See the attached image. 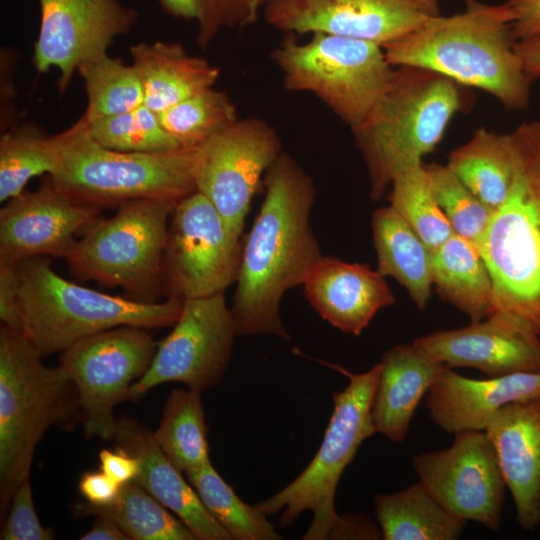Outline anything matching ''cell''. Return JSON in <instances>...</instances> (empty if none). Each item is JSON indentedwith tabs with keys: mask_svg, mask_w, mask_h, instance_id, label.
<instances>
[{
	"mask_svg": "<svg viewBox=\"0 0 540 540\" xmlns=\"http://www.w3.org/2000/svg\"><path fill=\"white\" fill-rule=\"evenodd\" d=\"M265 197L242 244L231 312L238 335L289 341L279 307L286 291L303 285L323 256L310 227L313 181L281 153L266 172Z\"/></svg>",
	"mask_w": 540,
	"mask_h": 540,
	"instance_id": "cell-1",
	"label": "cell"
},
{
	"mask_svg": "<svg viewBox=\"0 0 540 540\" xmlns=\"http://www.w3.org/2000/svg\"><path fill=\"white\" fill-rule=\"evenodd\" d=\"M464 2L463 12L428 17L414 31L385 45L388 62L434 71L491 94L507 109H524L531 81L515 50L510 6Z\"/></svg>",
	"mask_w": 540,
	"mask_h": 540,
	"instance_id": "cell-2",
	"label": "cell"
},
{
	"mask_svg": "<svg viewBox=\"0 0 540 540\" xmlns=\"http://www.w3.org/2000/svg\"><path fill=\"white\" fill-rule=\"evenodd\" d=\"M324 364L345 375L349 382L332 393L334 408L321 445L308 466L289 485L255 506L265 515L282 511L279 525L286 527L309 510L312 521L304 540L380 539L381 532L360 515H340L335 509V492L346 467L364 440L376 433L372 403L380 364L362 373L342 366Z\"/></svg>",
	"mask_w": 540,
	"mask_h": 540,
	"instance_id": "cell-3",
	"label": "cell"
},
{
	"mask_svg": "<svg viewBox=\"0 0 540 540\" xmlns=\"http://www.w3.org/2000/svg\"><path fill=\"white\" fill-rule=\"evenodd\" d=\"M459 84L417 66H395L377 104L352 129L366 163L370 196L380 199L401 172L423 164L462 108Z\"/></svg>",
	"mask_w": 540,
	"mask_h": 540,
	"instance_id": "cell-4",
	"label": "cell"
},
{
	"mask_svg": "<svg viewBox=\"0 0 540 540\" xmlns=\"http://www.w3.org/2000/svg\"><path fill=\"white\" fill-rule=\"evenodd\" d=\"M18 270L20 331L42 356L119 326H173L184 301L174 295L150 302L99 292L66 280L43 257L21 261Z\"/></svg>",
	"mask_w": 540,
	"mask_h": 540,
	"instance_id": "cell-5",
	"label": "cell"
},
{
	"mask_svg": "<svg viewBox=\"0 0 540 540\" xmlns=\"http://www.w3.org/2000/svg\"><path fill=\"white\" fill-rule=\"evenodd\" d=\"M511 136L514 184L478 249L492 277L493 312L521 319L540 336V120L521 124Z\"/></svg>",
	"mask_w": 540,
	"mask_h": 540,
	"instance_id": "cell-6",
	"label": "cell"
},
{
	"mask_svg": "<svg viewBox=\"0 0 540 540\" xmlns=\"http://www.w3.org/2000/svg\"><path fill=\"white\" fill-rule=\"evenodd\" d=\"M21 331L0 329V511L6 516L17 488L29 478L35 449L45 432L80 410L73 382Z\"/></svg>",
	"mask_w": 540,
	"mask_h": 540,
	"instance_id": "cell-7",
	"label": "cell"
},
{
	"mask_svg": "<svg viewBox=\"0 0 540 540\" xmlns=\"http://www.w3.org/2000/svg\"><path fill=\"white\" fill-rule=\"evenodd\" d=\"M195 148L124 152L106 148L79 118L68 128L57 166L48 181L73 199L98 207L154 199L176 205L196 191Z\"/></svg>",
	"mask_w": 540,
	"mask_h": 540,
	"instance_id": "cell-8",
	"label": "cell"
},
{
	"mask_svg": "<svg viewBox=\"0 0 540 540\" xmlns=\"http://www.w3.org/2000/svg\"><path fill=\"white\" fill-rule=\"evenodd\" d=\"M173 208L154 199L123 203L112 217L88 224L65 259L79 277L121 287L142 301H157Z\"/></svg>",
	"mask_w": 540,
	"mask_h": 540,
	"instance_id": "cell-9",
	"label": "cell"
},
{
	"mask_svg": "<svg viewBox=\"0 0 540 540\" xmlns=\"http://www.w3.org/2000/svg\"><path fill=\"white\" fill-rule=\"evenodd\" d=\"M273 57L287 90L313 93L351 129L369 116L394 70L381 46L320 32L306 43L284 41Z\"/></svg>",
	"mask_w": 540,
	"mask_h": 540,
	"instance_id": "cell-10",
	"label": "cell"
},
{
	"mask_svg": "<svg viewBox=\"0 0 540 540\" xmlns=\"http://www.w3.org/2000/svg\"><path fill=\"white\" fill-rule=\"evenodd\" d=\"M148 329L119 326L83 338L61 352L59 366L78 395L83 430L88 438L113 439V410L129 399L132 384L150 367L158 342Z\"/></svg>",
	"mask_w": 540,
	"mask_h": 540,
	"instance_id": "cell-11",
	"label": "cell"
},
{
	"mask_svg": "<svg viewBox=\"0 0 540 540\" xmlns=\"http://www.w3.org/2000/svg\"><path fill=\"white\" fill-rule=\"evenodd\" d=\"M236 335L224 292L184 299L172 331L158 342L150 367L132 384L129 399L138 400L168 382L200 392L215 386L227 370Z\"/></svg>",
	"mask_w": 540,
	"mask_h": 540,
	"instance_id": "cell-12",
	"label": "cell"
},
{
	"mask_svg": "<svg viewBox=\"0 0 540 540\" xmlns=\"http://www.w3.org/2000/svg\"><path fill=\"white\" fill-rule=\"evenodd\" d=\"M241 257L240 237L203 194L195 191L174 206L164 252L170 295L189 299L224 292L236 282Z\"/></svg>",
	"mask_w": 540,
	"mask_h": 540,
	"instance_id": "cell-13",
	"label": "cell"
},
{
	"mask_svg": "<svg viewBox=\"0 0 540 540\" xmlns=\"http://www.w3.org/2000/svg\"><path fill=\"white\" fill-rule=\"evenodd\" d=\"M280 147L272 127L260 119L246 118L194 149L196 191L214 205L238 237L262 175L281 154Z\"/></svg>",
	"mask_w": 540,
	"mask_h": 540,
	"instance_id": "cell-14",
	"label": "cell"
},
{
	"mask_svg": "<svg viewBox=\"0 0 540 540\" xmlns=\"http://www.w3.org/2000/svg\"><path fill=\"white\" fill-rule=\"evenodd\" d=\"M418 481L455 517L496 531L507 484L497 451L485 430H462L450 447L412 458Z\"/></svg>",
	"mask_w": 540,
	"mask_h": 540,
	"instance_id": "cell-15",
	"label": "cell"
},
{
	"mask_svg": "<svg viewBox=\"0 0 540 540\" xmlns=\"http://www.w3.org/2000/svg\"><path fill=\"white\" fill-rule=\"evenodd\" d=\"M41 19L33 62L39 73L59 71V91L75 71L104 54L115 37L137 20L135 10L118 0H39Z\"/></svg>",
	"mask_w": 540,
	"mask_h": 540,
	"instance_id": "cell-16",
	"label": "cell"
},
{
	"mask_svg": "<svg viewBox=\"0 0 540 540\" xmlns=\"http://www.w3.org/2000/svg\"><path fill=\"white\" fill-rule=\"evenodd\" d=\"M266 20L292 33H326L382 48L428 18L408 0H268Z\"/></svg>",
	"mask_w": 540,
	"mask_h": 540,
	"instance_id": "cell-17",
	"label": "cell"
},
{
	"mask_svg": "<svg viewBox=\"0 0 540 540\" xmlns=\"http://www.w3.org/2000/svg\"><path fill=\"white\" fill-rule=\"evenodd\" d=\"M413 345L450 368L476 369L487 377L540 371V336L503 311L461 328L418 337Z\"/></svg>",
	"mask_w": 540,
	"mask_h": 540,
	"instance_id": "cell-18",
	"label": "cell"
},
{
	"mask_svg": "<svg viewBox=\"0 0 540 540\" xmlns=\"http://www.w3.org/2000/svg\"><path fill=\"white\" fill-rule=\"evenodd\" d=\"M101 208L77 201L46 181L23 191L0 210V261L50 255L66 258L75 234L96 219Z\"/></svg>",
	"mask_w": 540,
	"mask_h": 540,
	"instance_id": "cell-19",
	"label": "cell"
},
{
	"mask_svg": "<svg viewBox=\"0 0 540 540\" xmlns=\"http://www.w3.org/2000/svg\"><path fill=\"white\" fill-rule=\"evenodd\" d=\"M540 396V371L487 379L465 377L447 367L425 395L431 421L448 434L485 430L502 407Z\"/></svg>",
	"mask_w": 540,
	"mask_h": 540,
	"instance_id": "cell-20",
	"label": "cell"
},
{
	"mask_svg": "<svg viewBox=\"0 0 540 540\" xmlns=\"http://www.w3.org/2000/svg\"><path fill=\"white\" fill-rule=\"evenodd\" d=\"M485 432L500 461L523 530L540 524V396L508 404L489 419Z\"/></svg>",
	"mask_w": 540,
	"mask_h": 540,
	"instance_id": "cell-21",
	"label": "cell"
},
{
	"mask_svg": "<svg viewBox=\"0 0 540 540\" xmlns=\"http://www.w3.org/2000/svg\"><path fill=\"white\" fill-rule=\"evenodd\" d=\"M303 285L308 302L324 320L355 336L380 309L395 303L385 276L378 270L331 256L316 262Z\"/></svg>",
	"mask_w": 540,
	"mask_h": 540,
	"instance_id": "cell-22",
	"label": "cell"
},
{
	"mask_svg": "<svg viewBox=\"0 0 540 540\" xmlns=\"http://www.w3.org/2000/svg\"><path fill=\"white\" fill-rule=\"evenodd\" d=\"M116 448L136 457L140 470L134 479L167 509L172 511L199 540H232L215 520L200 497L166 457L154 439L153 432L137 421L117 419L113 437Z\"/></svg>",
	"mask_w": 540,
	"mask_h": 540,
	"instance_id": "cell-23",
	"label": "cell"
},
{
	"mask_svg": "<svg viewBox=\"0 0 540 540\" xmlns=\"http://www.w3.org/2000/svg\"><path fill=\"white\" fill-rule=\"evenodd\" d=\"M380 364L372 420L376 433L402 442L415 411L432 384L448 367L412 344H396L385 351Z\"/></svg>",
	"mask_w": 540,
	"mask_h": 540,
	"instance_id": "cell-24",
	"label": "cell"
},
{
	"mask_svg": "<svg viewBox=\"0 0 540 540\" xmlns=\"http://www.w3.org/2000/svg\"><path fill=\"white\" fill-rule=\"evenodd\" d=\"M130 55L142 84L143 104L157 114L212 88L219 76L218 68L189 55L179 43L141 42L130 47Z\"/></svg>",
	"mask_w": 540,
	"mask_h": 540,
	"instance_id": "cell-25",
	"label": "cell"
},
{
	"mask_svg": "<svg viewBox=\"0 0 540 540\" xmlns=\"http://www.w3.org/2000/svg\"><path fill=\"white\" fill-rule=\"evenodd\" d=\"M371 224L377 270L394 278L417 308L424 310L433 286L432 252L390 206L377 209Z\"/></svg>",
	"mask_w": 540,
	"mask_h": 540,
	"instance_id": "cell-26",
	"label": "cell"
},
{
	"mask_svg": "<svg viewBox=\"0 0 540 540\" xmlns=\"http://www.w3.org/2000/svg\"><path fill=\"white\" fill-rule=\"evenodd\" d=\"M446 165L482 203L497 210L516 176L517 154L511 133L480 128L451 151Z\"/></svg>",
	"mask_w": 540,
	"mask_h": 540,
	"instance_id": "cell-27",
	"label": "cell"
},
{
	"mask_svg": "<svg viewBox=\"0 0 540 540\" xmlns=\"http://www.w3.org/2000/svg\"><path fill=\"white\" fill-rule=\"evenodd\" d=\"M433 285L440 298L478 322L493 313V282L476 246L455 233L432 251Z\"/></svg>",
	"mask_w": 540,
	"mask_h": 540,
	"instance_id": "cell-28",
	"label": "cell"
},
{
	"mask_svg": "<svg viewBox=\"0 0 540 540\" xmlns=\"http://www.w3.org/2000/svg\"><path fill=\"white\" fill-rule=\"evenodd\" d=\"M373 501L384 540H456L467 524L444 509L419 481L377 494Z\"/></svg>",
	"mask_w": 540,
	"mask_h": 540,
	"instance_id": "cell-29",
	"label": "cell"
},
{
	"mask_svg": "<svg viewBox=\"0 0 540 540\" xmlns=\"http://www.w3.org/2000/svg\"><path fill=\"white\" fill-rule=\"evenodd\" d=\"M170 510L137 482L122 485L110 505L96 506L87 501L74 505L77 517H107L133 540H195L192 531Z\"/></svg>",
	"mask_w": 540,
	"mask_h": 540,
	"instance_id": "cell-30",
	"label": "cell"
},
{
	"mask_svg": "<svg viewBox=\"0 0 540 540\" xmlns=\"http://www.w3.org/2000/svg\"><path fill=\"white\" fill-rule=\"evenodd\" d=\"M153 436L166 457L181 472L186 473L210 462L201 392L191 388L171 391Z\"/></svg>",
	"mask_w": 540,
	"mask_h": 540,
	"instance_id": "cell-31",
	"label": "cell"
},
{
	"mask_svg": "<svg viewBox=\"0 0 540 540\" xmlns=\"http://www.w3.org/2000/svg\"><path fill=\"white\" fill-rule=\"evenodd\" d=\"M203 505L232 540H280L264 513L243 502L218 474L211 461L186 472Z\"/></svg>",
	"mask_w": 540,
	"mask_h": 540,
	"instance_id": "cell-32",
	"label": "cell"
},
{
	"mask_svg": "<svg viewBox=\"0 0 540 540\" xmlns=\"http://www.w3.org/2000/svg\"><path fill=\"white\" fill-rule=\"evenodd\" d=\"M68 128L52 136L29 129L5 132L0 140V201L18 196L35 176L56 168Z\"/></svg>",
	"mask_w": 540,
	"mask_h": 540,
	"instance_id": "cell-33",
	"label": "cell"
},
{
	"mask_svg": "<svg viewBox=\"0 0 540 540\" xmlns=\"http://www.w3.org/2000/svg\"><path fill=\"white\" fill-rule=\"evenodd\" d=\"M87 94L86 122L119 115L143 105L144 93L132 65L104 54L77 70Z\"/></svg>",
	"mask_w": 540,
	"mask_h": 540,
	"instance_id": "cell-34",
	"label": "cell"
},
{
	"mask_svg": "<svg viewBox=\"0 0 540 540\" xmlns=\"http://www.w3.org/2000/svg\"><path fill=\"white\" fill-rule=\"evenodd\" d=\"M390 207L434 251L454 231L432 193L424 164L399 173L390 186Z\"/></svg>",
	"mask_w": 540,
	"mask_h": 540,
	"instance_id": "cell-35",
	"label": "cell"
},
{
	"mask_svg": "<svg viewBox=\"0 0 540 540\" xmlns=\"http://www.w3.org/2000/svg\"><path fill=\"white\" fill-rule=\"evenodd\" d=\"M158 117L182 148H196L238 120L227 94L213 87L180 101Z\"/></svg>",
	"mask_w": 540,
	"mask_h": 540,
	"instance_id": "cell-36",
	"label": "cell"
},
{
	"mask_svg": "<svg viewBox=\"0 0 540 540\" xmlns=\"http://www.w3.org/2000/svg\"><path fill=\"white\" fill-rule=\"evenodd\" d=\"M87 131L95 142L117 151L152 153L180 148L162 127L158 114L144 104L126 113L87 122Z\"/></svg>",
	"mask_w": 540,
	"mask_h": 540,
	"instance_id": "cell-37",
	"label": "cell"
},
{
	"mask_svg": "<svg viewBox=\"0 0 540 540\" xmlns=\"http://www.w3.org/2000/svg\"><path fill=\"white\" fill-rule=\"evenodd\" d=\"M425 168L435 200L454 233L479 248L495 210L482 203L447 165L432 163Z\"/></svg>",
	"mask_w": 540,
	"mask_h": 540,
	"instance_id": "cell-38",
	"label": "cell"
},
{
	"mask_svg": "<svg viewBox=\"0 0 540 540\" xmlns=\"http://www.w3.org/2000/svg\"><path fill=\"white\" fill-rule=\"evenodd\" d=\"M55 532L44 527L36 514L29 478L15 491L1 529V540H52Z\"/></svg>",
	"mask_w": 540,
	"mask_h": 540,
	"instance_id": "cell-39",
	"label": "cell"
},
{
	"mask_svg": "<svg viewBox=\"0 0 540 540\" xmlns=\"http://www.w3.org/2000/svg\"><path fill=\"white\" fill-rule=\"evenodd\" d=\"M18 264L0 261V320L3 326L20 331Z\"/></svg>",
	"mask_w": 540,
	"mask_h": 540,
	"instance_id": "cell-40",
	"label": "cell"
},
{
	"mask_svg": "<svg viewBox=\"0 0 540 540\" xmlns=\"http://www.w3.org/2000/svg\"><path fill=\"white\" fill-rule=\"evenodd\" d=\"M122 485L103 471L84 473L79 481V490L87 502L96 506L112 504L119 496Z\"/></svg>",
	"mask_w": 540,
	"mask_h": 540,
	"instance_id": "cell-41",
	"label": "cell"
},
{
	"mask_svg": "<svg viewBox=\"0 0 540 540\" xmlns=\"http://www.w3.org/2000/svg\"><path fill=\"white\" fill-rule=\"evenodd\" d=\"M100 470L121 485L133 481L139 473V460L129 453L116 448L103 449L99 453Z\"/></svg>",
	"mask_w": 540,
	"mask_h": 540,
	"instance_id": "cell-42",
	"label": "cell"
},
{
	"mask_svg": "<svg viewBox=\"0 0 540 540\" xmlns=\"http://www.w3.org/2000/svg\"><path fill=\"white\" fill-rule=\"evenodd\" d=\"M513 12L512 31L516 41L540 33V0H508Z\"/></svg>",
	"mask_w": 540,
	"mask_h": 540,
	"instance_id": "cell-43",
	"label": "cell"
},
{
	"mask_svg": "<svg viewBox=\"0 0 540 540\" xmlns=\"http://www.w3.org/2000/svg\"><path fill=\"white\" fill-rule=\"evenodd\" d=\"M515 50L530 81L540 77V33L516 41Z\"/></svg>",
	"mask_w": 540,
	"mask_h": 540,
	"instance_id": "cell-44",
	"label": "cell"
},
{
	"mask_svg": "<svg viewBox=\"0 0 540 540\" xmlns=\"http://www.w3.org/2000/svg\"><path fill=\"white\" fill-rule=\"evenodd\" d=\"M81 540H130L125 532L111 519L96 517L91 529L80 537Z\"/></svg>",
	"mask_w": 540,
	"mask_h": 540,
	"instance_id": "cell-45",
	"label": "cell"
},
{
	"mask_svg": "<svg viewBox=\"0 0 540 540\" xmlns=\"http://www.w3.org/2000/svg\"><path fill=\"white\" fill-rule=\"evenodd\" d=\"M163 8L171 15L199 21L202 8L201 0H159Z\"/></svg>",
	"mask_w": 540,
	"mask_h": 540,
	"instance_id": "cell-46",
	"label": "cell"
},
{
	"mask_svg": "<svg viewBox=\"0 0 540 540\" xmlns=\"http://www.w3.org/2000/svg\"><path fill=\"white\" fill-rule=\"evenodd\" d=\"M428 17L440 15L438 0H408Z\"/></svg>",
	"mask_w": 540,
	"mask_h": 540,
	"instance_id": "cell-47",
	"label": "cell"
},
{
	"mask_svg": "<svg viewBox=\"0 0 540 540\" xmlns=\"http://www.w3.org/2000/svg\"><path fill=\"white\" fill-rule=\"evenodd\" d=\"M268 0H250L249 14L247 23H251L256 19L258 10L262 5H265Z\"/></svg>",
	"mask_w": 540,
	"mask_h": 540,
	"instance_id": "cell-48",
	"label": "cell"
}]
</instances>
